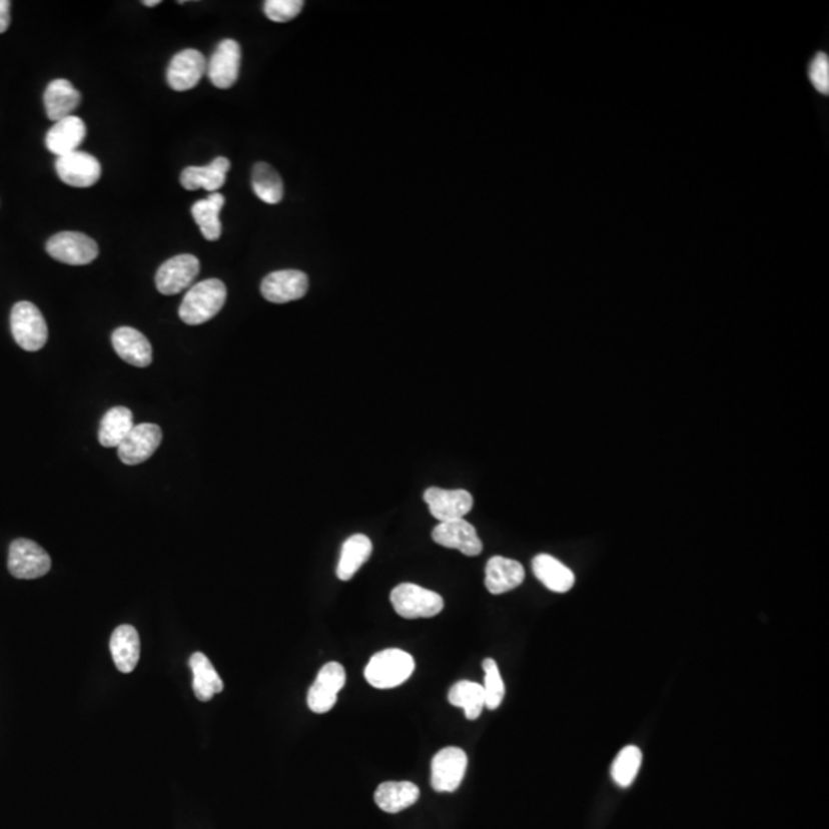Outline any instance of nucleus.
Wrapping results in <instances>:
<instances>
[{
  "label": "nucleus",
  "instance_id": "obj_32",
  "mask_svg": "<svg viewBox=\"0 0 829 829\" xmlns=\"http://www.w3.org/2000/svg\"><path fill=\"white\" fill-rule=\"evenodd\" d=\"M484 668V694H486V708L489 710H496L499 705L503 704L504 696H506V687H504L503 678L499 673L498 665L493 659H486L483 662Z\"/></svg>",
  "mask_w": 829,
  "mask_h": 829
},
{
  "label": "nucleus",
  "instance_id": "obj_25",
  "mask_svg": "<svg viewBox=\"0 0 829 829\" xmlns=\"http://www.w3.org/2000/svg\"><path fill=\"white\" fill-rule=\"evenodd\" d=\"M225 206V195L212 192L208 199L199 200L191 208L192 217L199 225L200 232L209 242H215L222 237V222L220 212Z\"/></svg>",
  "mask_w": 829,
  "mask_h": 829
},
{
  "label": "nucleus",
  "instance_id": "obj_19",
  "mask_svg": "<svg viewBox=\"0 0 829 829\" xmlns=\"http://www.w3.org/2000/svg\"><path fill=\"white\" fill-rule=\"evenodd\" d=\"M231 162L226 157H217L206 166H188L183 169L180 182L188 191L206 189V191L217 192L226 182Z\"/></svg>",
  "mask_w": 829,
  "mask_h": 829
},
{
  "label": "nucleus",
  "instance_id": "obj_7",
  "mask_svg": "<svg viewBox=\"0 0 829 829\" xmlns=\"http://www.w3.org/2000/svg\"><path fill=\"white\" fill-rule=\"evenodd\" d=\"M466 751L458 747L443 748L432 759V788L438 793H453L460 788L467 770Z\"/></svg>",
  "mask_w": 829,
  "mask_h": 829
},
{
  "label": "nucleus",
  "instance_id": "obj_30",
  "mask_svg": "<svg viewBox=\"0 0 829 829\" xmlns=\"http://www.w3.org/2000/svg\"><path fill=\"white\" fill-rule=\"evenodd\" d=\"M252 189L258 199L268 205H277L285 194L280 174L268 163H257L252 169Z\"/></svg>",
  "mask_w": 829,
  "mask_h": 829
},
{
  "label": "nucleus",
  "instance_id": "obj_16",
  "mask_svg": "<svg viewBox=\"0 0 829 829\" xmlns=\"http://www.w3.org/2000/svg\"><path fill=\"white\" fill-rule=\"evenodd\" d=\"M206 67L208 63L200 51L183 50L172 57L166 80L172 90L179 91V93L192 90L205 76Z\"/></svg>",
  "mask_w": 829,
  "mask_h": 829
},
{
  "label": "nucleus",
  "instance_id": "obj_15",
  "mask_svg": "<svg viewBox=\"0 0 829 829\" xmlns=\"http://www.w3.org/2000/svg\"><path fill=\"white\" fill-rule=\"evenodd\" d=\"M433 541L446 549L460 550L466 556H478L483 552V542L475 527L466 519L440 522L432 532Z\"/></svg>",
  "mask_w": 829,
  "mask_h": 829
},
{
  "label": "nucleus",
  "instance_id": "obj_18",
  "mask_svg": "<svg viewBox=\"0 0 829 829\" xmlns=\"http://www.w3.org/2000/svg\"><path fill=\"white\" fill-rule=\"evenodd\" d=\"M113 347L123 361L136 367L152 363V346L148 338L134 327L123 326L113 332Z\"/></svg>",
  "mask_w": 829,
  "mask_h": 829
},
{
  "label": "nucleus",
  "instance_id": "obj_4",
  "mask_svg": "<svg viewBox=\"0 0 829 829\" xmlns=\"http://www.w3.org/2000/svg\"><path fill=\"white\" fill-rule=\"evenodd\" d=\"M395 612L404 619L433 618L443 612L444 601L438 593L420 585L400 584L390 593Z\"/></svg>",
  "mask_w": 829,
  "mask_h": 829
},
{
  "label": "nucleus",
  "instance_id": "obj_20",
  "mask_svg": "<svg viewBox=\"0 0 829 829\" xmlns=\"http://www.w3.org/2000/svg\"><path fill=\"white\" fill-rule=\"evenodd\" d=\"M86 137V126L80 117L70 116L67 119L54 123L53 128L45 137L48 151L57 157L67 156L70 152L79 151Z\"/></svg>",
  "mask_w": 829,
  "mask_h": 829
},
{
  "label": "nucleus",
  "instance_id": "obj_29",
  "mask_svg": "<svg viewBox=\"0 0 829 829\" xmlns=\"http://www.w3.org/2000/svg\"><path fill=\"white\" fill-rule=\"evenodd\" d=\"M447 699L453 707L463 708L469 721H476L486 708V694H484L483 685L472 681L456 682L450 688Z\"/></svg>",
  "mask_w": 829,
  "mask_h": 829
},
{
  "label": "nucleus",
  "instance_id": "obj_26",
  "mask_svg": "<svg viewBox=\"0 0 829 829\" xmlns=\"http://www.w3.org/2000/svg\"><path fill=\"white\" fill-rule=\"evenodd\" d=\"M372 541L366 535H354L347 538L341 549L340 562H338L337 576L340 581H349L354 578L355 573L366 564L367 559L372 555Z\"/></svg>",
  "mask_w": 829,
  "mask_h": 829
},
{
  "label": "nucleus",
  "instance_id": "obj_24",
  "mask_svg": "<svg viewBox=\"0 0 829 829\" xmlns=\"http://www.w3.org/2000/svg\"><path fill=\"white\" fill-rule=\"evenodd\" d=\"M533 573L545 587L555 593H567L575 585V573L550 555L535 556L532 562Z\"/></svg>",
  "mask_w": 829,
  "mask_h": 829
},
{
  "label": "nucleus",
  "instance_id": "obj_9",
  "mask_svg": "<svg viewBox=\"0 0 829 829\" xmlns=\"http://www.w3.org/2000/svg\"><path fill=\"white\" fill-rule=\"evenodd\" d=\"M199 258L191 254L176 255L160 266L156 275V285L160 294L176 295L191 286L199 275Z\"/></svg>",
  "mask_w": 829,
  "mask_h": 829
},
{
  "label": "nucleus",
  "instance_id": "obj_35",
  "mask_svg": "<svg viewBox=\"0 0 829 829\" xmlns=\"http://www.w3.org/2000/svg\"><path fill=\"white\" fill-rule=\"evenodd\" d=\"M10 8V0H0V34L5 33L10 27Z\"/></svg>",
  "mask_w": 829,
  "mask_h": 829
},
{
  "label": "nucleus",
  "instance_id": "obj_34",
  "mask_svg": "<svg viewBox=\"0 0 829 829\" xmlns=\"http://www.w3.org/2000/svg\"><path fill=\"white\" fill-rule=\"evenodd\" d=\"M808 77L819 93H829V60L826 54H817L814 57L813 62L810 63Z\"/></svg>",
  "mask_w": 829,
  "mask_h": 829
},
{
  "label": "nucleus",
  "instance_id": "obj_13",
  "mask_svg": "<svg viewBox=\"0 0 829 829\" xmlns=\"http://www.w3.org/2000/svg\"><path fill=\"white\" fill-rule=\"evenodd\" d=\"M308 289V275L295 269L272 272L261 281V295L275 304L300 300L308 294Z\"/></svg>",
  "mask_w": 829,
  "mask_h": 829
},
{
  "label": "nucleus",
  "instance_id": "obj_31",
  "mask_svg": "<svg viewBox=\"0 0 829 829\" xmlns=\"http://www.w3.org/2000/svg\"><path fill=\"white\" fill-rule=\"evenodd\" d=\"M642 767V751L635 745L622 748L612 765V777L621 788L630 787Z\"/></svg>",
  "mask_w": 829,
  "mask_h": 829
},
{
  "label": "nucleus",
  "instance_id": "obj_12",
  "mask_svg": "<svg viewBox=\"0 0 829 829\" xmlns=\"http://www.w3.org/2000/svg\"><path fill=\"white\" fill-rule=\"evenodd\" d=\"M242 65V48L235 40L226 39L218 43L209 60L206 73L212 85L220 90H228L237 82Z\"/></svg>",
  "mask_w": 829,
  "mask_h": 829
},
{
  "label": "nucleus",
  "instance_id": "obj_6",
  "mask_svg": "<svg viewBox=\"0 0 829 829\" xmlns=\"http://www.w3.org/2000/svg\"><path fill=\"white\" fill-rule=\"evenodd\" d=\"M8 570L17 579L42 578L51 570V558L31 539H16L10 545Z\"/></svg>",
  "mask_w": 829,
  "mask_h": 829
},
{
  "label": "nucleus",
  "instance_id": "obj_3",
  "mask_svg": "<svg viewBox=\"0 0 829 829\" xmlns=\"http://www.w3.org/2000/svg\"><path fill=\"white\" fill-rule=\"evenodd\" d=\"M11 334L24 351L37 352L48 340L47 321L30 301H19L11 311Z\"/></svg>",
  "mask_w": 829,
  "mask_h": 829
},
{
  "label": "nucleus",
  "instance_id": "obj_14",
  "mask_svg": "<svg viewBox=\"0 0 829 829\" xmlns=\"http://www.w3.org/2000/svg\"><path fill=\"white\" fill-rule=\"evenodd\" d=\"M424 501L433 518L440 522L464 519L473 507V496L467 490H444L430 487L424 492Z\"/></svg>",
  "mask_w": 829,
  "mask_h": 829
},
{
  "label": "nucleus",
  "instance_id": "obj_8",
  "mask_svg": "<svg viewBox=\"0 0 829 829\" xmlns=\"http://www.w3.org/2000/svg\"><path fill=\"white\" fill-rule=\"evenodd\" d=\"M346 684V670L338 662H329L321 668L312 687L309 688L308 705L317 714L327 713L335 707L338 693Z\"/></svg>",
  "mask_w": 829,
  "mask_h": 829
},
{
  "label": "nucleus",
  "instance_id": "obj_10",
  "mask_svg": "<svg viewBox=\"0 0 829 829\" xmlns=\"http://www.w3.org/2000/svg\"><path fill=\"white\" fill-rule=\"evenodd\" d=\"M56 172L63 183L73 188H91L102 176V166L88 152L74 151L57 157Z\"/></svg>",
  "mask_w": 829,
  "mask_h": 829
},
{
  "label": "nucleus",
  "instance_id": "obj_23",
  "mask_svg": "<svg viewBox=\"0 0 829 829\" xmlns=\"http://www.w3.org/2000/svg\"><path fill=\"white\" fill-rule=\"evenodd\" d=\"M420 788L412 782H384L375 791V803L384 813L397 814L415 805Z\"/></svg>",
  "mask_w": 829,
  "mask_h": 829
},
{
  "label": "nucleus",
  "instance_id": "obj_11",
  "mask_svg": "<svg viewBox=\"0 0 829 829\" xmlns=\"http://www.w3.org/2000/svg\"><path fill=\"white\" fill-rule=\"evenodd\" d=\"M162 429L157 424L134 426L123 443L117 447L119 458L126 466H137L149 460L162 443Z\"/></svg>",
  "mask_w": 829,
  "mask_h": 829
},
{
  "label": "nucleus",
  "instance_id": "obj_22",
  "mask_svg": "<svg viewBox=\"0 0 829 829\" xmlns=\"http://www.w3.org/2000/svg\"><path fill=\"white\" fill-rule=\"evenodd\" d=\"M109 648L113 654L114 665L122 673H133L139 664L140 639L133 625H120L114 630Z\"/></svg>",
  "mask_w": 829,
  "mask_h": 829
},
{
  "label": "nucleus",
  "instance_id": "obj_2",
  "mask_svg": "<svg viewBox=\"0 0 829 829\" xmlns=\"http://www.w3.org/2000/svg\"><path fill=\"white\" fill-rule=\"evenodd\" d=\"M415 671V659L412 654L398 648H387L370 658L364 678L378 690L400 687Z\"/></svg>",
  "mask_w": 829,
  "mask_h": 829
},
{
  "label": "nucleus",
  "instance_id": "obj_17",
  "mask_svg": "<svg viewBox=\"0 0 829 829\" xmlns=\"http://www.w3.org/2000/svg\"><path fill=\"white\" fill-rule=\"evenodd\" d=\"M526 579L521 562L504 556H493L486 565V588L492 595L512 592Z\"/></svg>",
  "mask_w": 829,
  "mask_h": 829
},
{
  "label": "nucleus",
  "instance_id": "obj_27",
  "mask_svg": "<svg viewBox=\"0 0 829 829\" xmlns=\"http://www.w3.org/2000/svg\"><path fill=\"white\" fill-rule=\"evenodd\" d=\"M189 667H191L192 674H194L192 687H194L195 696L199 701H211L215 694L222 693L223 681L205 654H192L191 659H189Z\"/></svg>",
  "mask_w": 829,
  "mask_h": 829
},
{
  "label": "nucleus",
  "instance_id": "obj_5",
  "mask_svg": "<svg viewBox=\"0 0 829 829\" xmlns=\"http://www.w3.org/2000/svg\"><path fill=\"white\" fill-rule=\"evenodd\" d=\"M47 252L65 265L85 266L96 260L99 246L82 232H59L48 240Z\"/></svg>",
  "mask_w": 829,
  "mask_h": 829
},
{
  "label": "nucleus",
  "instance_id": "obj_21",
  "mask_svg": "<svg viewBox=\"0 0 829 829\" xmlns=\"http://www.w3.org/2000/svg\"><path fill=\"white\" fill-rule=\"evenodd\" d=\"M80 100L82 96L79 91L71 85L70 80L65 79L53 80L43 94L48 119L54 123L73 116L74 111L79 108Z\"/></svg>",
  "mask_w": 829,
  "mask_h": 829
},
{
  "label": "nucleus",
  "instance_id": "obj_33",
  "mask_svg": "<svg viewBox=\"0 0 829 829\" xmlns=\"http://www.w3.org/2000/svg\"><path fill=\"white\" fill-rule=\"evenodd\" d=\"M301 0H268L265 2V14L272 22H289L295 19L303 10Z\"/></svg>",
  "mask_w": 829,
  "mask_h": 829
},
{
  "label": "nucleus",
  "instance_id": "obj_1",
  "mask_svg": "<svg viewBox=\"0 0 829 829\" xmlns=\"http://www.w3.org/2000/svg\"><path fill=\"white\" fill-rule=\"evenodd\" d=\"M228 298L225 283L218 278L200 281L186 292L179 309L180 318L189 326H199L222 311Z\"/></svg>",
  "mask_w": 829,
  "mask_h": 829
},
{
  "label": "nucleus",
  "instance_id": "obj_36",
  "mask_svg": "<svg viewBox=\"0 0 829 829\" xmlns=\"http://www.w3.org/2000/svg\"><path fill=\"white\" fill-rule=\"evenodd\" d=\"M160 4V0H143V5L145 7H157Z\"/></svg>",
  "mask_w": 829,
  "mask_h": 829
},
{
  "label": "nucleus",
  "instance_id": "obj_28",
  "mask_svg": "<svg viewBox=\"0 0 829 829\" xmlns=\"http://www.w3.org/2000/svg\"><path fill=\"white\" fill-rule=\"evenodd\" d=\"M133 412L126 407H113L105 413L99 427V441L103 447H119L133 430Z\"/></svg>",
  "mask_w": 829,
  "mask_h": 829
}]
</instances>
